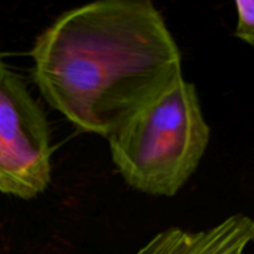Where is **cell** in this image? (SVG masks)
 Wrapping results in <instances>:
<instances>
[{
    "label": "cell",
    "mask_w": 254,
    "mask_h": 254,
    "mask_svg": "<svg viewBox=\"0 0 254 254\" xmlns=\"http://www.w3.org/2000/svg\"><path fill=\"white\" fill-rule=\"evenodd\" d=\"M45 101L78 130L109 138L183 76L181 52L149 0H101L60 15L30 52Z\"/></svg>",
    "instance_id": "cell-1"
},
{
    "label": "cell",
    "mask_w": 254,
    "mask_h": 254,
    "mask_svg": "<svg viewBox=\"0 0 254 254\" xmlns=\"http://www.w3.org/2000/svg\"><path fill=\"white\" fill-rule=\"evenodd\" d=\"M210 136L197 89L181 76L107 139L130 188L173 197L197 170Z\"/></svg>",
    "instance_id": "cell-2"
},
{
    "label": "cell",
    "mask_w": 254,
    "mask_h": 254,
    "mask_svg": "<svg viewBox=\"0 0 254 254\" xmlns=\"http://www.w3.org/2000/svg\"><path fill=\"white\" fill-rule=\"evenodd\" d=\"M51 131L41 104L0 55V192L31 200L51 183Z\"/></svg>",
    "instance_id": "cell-3"
},
{
    "label": "cell",
    "mask_w": 254,
    "mask_h": 254,
    "mask_svg": "<svg viewBox=\"0 0 254 254\" xmlns=\"http://www.w3.org/2000/svg\"><path fill=\"white\" fill-rule=\"evenodd\" d=\"M253 240L254 220L236 213L197 232L166 228L133 254H245Z\"/></svg>",
    "instance_id": "cell-4"
},
{
    "label": "cell",
    "mask_w": 254,
    "mask_h": 254,
    "mask_svg": "<svg viewBox=\"0 0 254 254\" xmlns=\"http://www.w3.org/2000/svg\"><path fill=\"white\" fill-rule=\"evenodd\" d=\"M235 5L237 9L236 37L254 46V0H238Z\"/></svg>",
    "instance_id": "cell-5"
}]
</instances>
